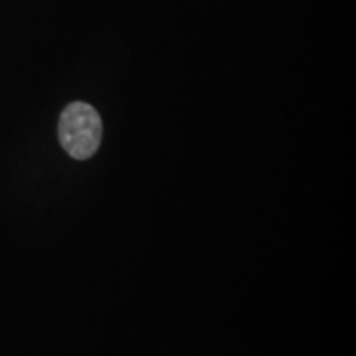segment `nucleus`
Instances as JSON below:
<instances>
[{
    "label": "nucleus",
    "instance_id": "obj_1",
    "mask_svg": "<svg viewBox=\"0 0 356 356\" xmlns=\"http://www.w3.org/2000/svg\"><path fill=\"white\" fill-rule=\"evenodd\" d=\"M58 139L71 159H91L99 149L102 139L99 113L88 102H71L58 121Z\"/></svg>",
    "mask_w": 356,
    "mask_h": 356
}]
</instances>
